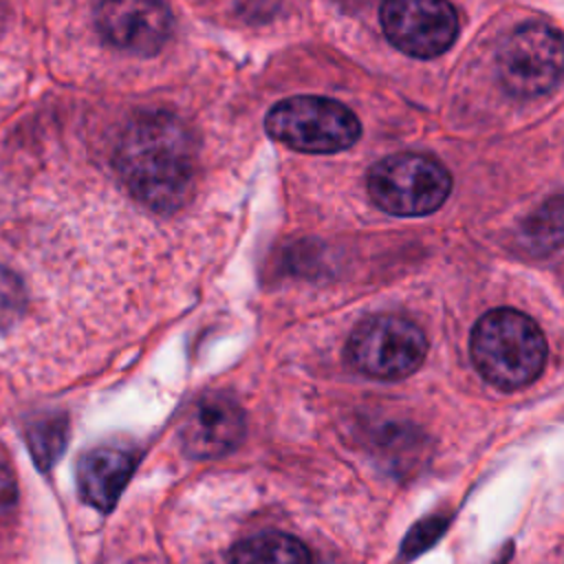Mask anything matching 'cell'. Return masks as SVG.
<instances>
[{
  "mask_svg": "<svg viewBox=\"0 0 564 564\" xmlns=\"http://www.w3.org/2000/svg\"><path fill=\"white\" fill-rule=\"evenodd\" d=\"M115 170L139 203L154 212H174L194 187V134L172 112H143L119 134Z\"/></svg>",
  "mask_w": 564,
  "mask_h": 564,
  "instance_id": "cell-1",
  "label": "cell"
},
{
  "mask_svg": "<svg viewBox=\"0 0 564 564\" xmlns=\"http://www.w3.org/2000/svg\"><path fill=\"white\" fill-rule=\"evenodd\" d=\"M471 359L487 383L498 390H518L544 370L546 339L527 313L500 306L476 322Z\"/></svg>",
  "mask_w": 564,
  "mask_h": 564,
  "instance_id": "cell-2",
  "label": "cell"
},
{
  "mask_svg": "<svg viewBox=\"0 0 564 564\" xmlns=\"http://www.w3.org/2000/svg\"><path fill=\"white\" fill-rule=\"evenodd\" d=\"M267 134L278 143L308 154H330L350 148L361 132L359 119L344 104L300 95L278 101L264 119Z\"/></svg>",
  "mask_w": 564,
  "mask_h": 564,
  "instance_id": "cell-3",
  "label": "cell"
},
{
  "mask_svg": "<svg viewBox=\"0 0 564 564\" xmlns=\"http://www.w3.org/2000/svg\"><path fill=\"white\" fill-rule=\"evenodd\" d=\"M452 189L449 172L425 154H392L368 172V194L392 216H425L436 212Z\"/></svg>",
  "mask_w": 564,
  "mask_h": 564,
  "instance_id": "cell-4",
  "label": "cell"
},
{
  "mask_svg": "<svg viewBox=\"0 0 564 564\" xmlns=\"http://www.w3.org/2000/svg\"><path fill=\"white\" fill-rule=\"evenodd\" d=\"M425 355L427 337L421 326L386 313L364 319L346 344L350 366L372 379H403L419 370Z\"/></svg>",
  "mask_w": 564,
  "mask_h": 564,
  "instance_id": "cell-5",
  "label": "cell"
},
{
  "mask_svg": "<svg viewBox=\"0 0 564 564\" xmlns=\"http://www.w3.org/2000/svg\"><path fill=\"white\" fill-rule=\"evenodd\" d=\"M498 77L513 97H540L564 77V37L544 22L520 24L498 51Z\"/></svg>",
  "mask_w": 564,
  "mask_h": 564,
  "instance_id": "cell-6",
  "label": "cell"
},
{
  "mask_svg": "<svg viewBox=\"0 0 564 564\" xmlns=\"http://www.w3.org/2000/svg\"><path fill=\"white\" fill-rule=\"evenodd\" d=\"M381 26L399 51L434 57L452 46L458 15L449 0H383Z\"/></svg>",
  "mask_w": 564,
  "mask_h": 564,
  "instance_id": "cell-7",
  "label": "cell"
},
{
  "mask_svg": "<svg viewBox=\"0 0 564 564\" xmlns=\"http://www.w3.org/2000/svg\"><path fill=\"white\" fill-rule=\"evenodd\" d=\"M95 26L119 51L154 55L167 44L174 20L163 0H101L95 9Z\"/></svg>",
  "mask_w": 564,
  "mask_h": 564,
  "instance_id": "cell-8",
  "label": "cell"
},
{
  "mask_svg": "<svg viewBox=\"0 0 564 564\" xmlns=\"http://www.w3.org/2000/svg\"><path fill=\"white\" fill-rule=\"evenodd\" d=\"M245 434V416L236 401L223 394L200 397L185 414L181 443L194 458H216L231 452Z\"/></svg>",
  "mask_w": 564,
  "mask_h": 564,
  "instance_id": "cell-9",
  "label": "cell"
},
{
  "mask_svg": "<svg viewBox=\"0 0 564 564\" xmlns=\"http://www.w3.org/2000/svg\"><path fill=\"white\" fill-rule=\"evenodd\" d=\"M134 467V456L130 449L117 445H101L88 449L79 458L77 482L79 494L93 507L108 511L119 494L123 491Z\"/></svg>",
  "mask_w": 564,
  "mask_h": 564,
  "instance_id": "cell-10",
  "label": "cell"
},
{
  "mask_svg": "<svg viewBox=\"0 0 564 564\" xmlns=\"http://www.w3.org/2000/svg\"><path fill=\"white\" fill-rule=\"evenodd\" d=\"M231 564H311V557L297 538L264 531L242 540L234 549Z\"/></svg>",
  "mask_w": 564,
  "mask_h": 564,
  "instance_id": "cell-11",
  "label": "cell"
},
{
  "mask_svg": "<svg viewBox=\"0 0 564 564\" xmlns=\"http://www.w3.org/2000/svg\"><path fill=\"white\" fill-rule=\"evenodd\" d=\"M522 240L535 253H549L564 245V194L549 198L524 220Z\"/></svg>",
  "mask_w": 564,
  "mask_h": 564,
  "instance_id": "cell-12",
  "label": "cell"
},
{
  "mask_svg": "<svg viewBox=\"0 0 564 564\" xmlns=\"http://www.w3.org/2000/svg\"><path fill=\"white\" fill-rule=\"evenodd\" d=\"M24 306V291L20 280L0 267V326L11 324Z\"/></svg>",
  "mask_w": 564,
  "mask_h": 564,
  "instance_id": "cell-13",
  "label": "cell"
},
{
  "mask_svg": "<svg viewBox=\"0 0 564 564\" xmlns=\"http://www.w3.org/2000/svg\"><path fill=\"white\" fill-rule=\"evenodd\" d=\"M35 432L37 434H33V438H31L33 452L42 463H51L55 458V454L59 452V447L64 445V430L57 421H53V423L46 421L44 423L46 434H42V430H35Z\"/></svg>",
  "mask_w": 564,
  "mask_h": 564,
  "instance_id": "cell-14",
  "label": "cell"
},
{
  "mask_svg": "<svg viewBox=\"0 0 564 564\" xmlns=\"http://www.w3.org/2000/svg\"><path fill=\"white\" fill-rule=\"evenodd\" d=\"M18 502V482L7 456L0 452V518H7Z\"/></svg>",
  "mask_w": 564,
  "mask_h": 564,
  "instance_id": "cell-15",
  "label": "cell"
}]
</instances>
